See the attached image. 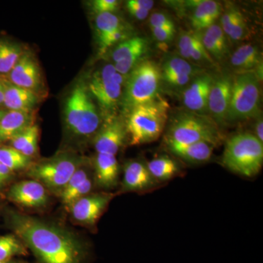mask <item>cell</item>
<instances>
[{
    "mask_svg": "<svg viewBox=\"0 0 263 263\" xmlns=\"http://www.w3.org/2000/svg\"><path fill=\"white\" fill-rule=\"evenodd\" d=\"M8 224L41 263H84L86 249L73 233L23 213L10 211Z\"/></svg>",
    "mask_w": 263,
    "mask_h": 263,
    "instance_id": "1",
    "label": "cell"
},
{
    "mask_svg": "<svg viewBox=\"0 0 263 263\" xmlns=\"http://www.w3.org/2000/svg\"><path fill=\"white\" fill-rule=\"evenodd\" d=\"M168 108L167 101L160 96L133 108L125 121L129 144L138 146L158 140L165 129Z\"/></svg>",
    "mask_w": 263,
    "mask_h": 263,
    "instance_id": "2",
    "label": "cell"
},
{
    "mask_svg": "<svg viewBox=\"0 0 263 263\" xmlns=\"http://www.w3.org/2000/svg\"><path fill=\"white\" fill-rule=\"evenodd\" d=\"M161 88L160 65L148 59L143 60L128 75L121 100L123 112L127 116L136 107L153 101L160 96Z\"/></svg>",
    "mask_w": 263,
    "mask_h": 263,
    "instance_id": "3",
    "label": "cell"
},
{
    "mask_svg": "<svg viewBox=\"0 0 263 263\" xmlns=\"http://www.w3.org/2000/svg\"><path fill=\"white\" fill-rule=\"evenodd\" d=\"M223 136L219 127L209 116L179 112L171 119L164 141L179 144L208 143L214 147L220 144Z\"/></svg>",
    "mask_w": 263,
    "mask_h": 263,
    "instance_id": "4",
    "label": "cell"
},
{
    "mask_svg": "<svg viewBox=\"0 0 263 263\" xmlns=\"http://www.w3.org/2000/svg\"><path fill=\"white\" fill-rule=\"evenodd\" d=\"M66 127L76 138L95 136L101 127V119L87 86L79 82L66 100Z\"/></svg>",
    "mask_w": 263,
    "mask_h": 263,
    "instance_id": "5",
    "label": "cell"
},
{
    "mask_svg": "<svg viewBox=\"0 0 263 263\" xmlns=\"http://www.w3.org/2000/svg\"><path fill=\"white\" fill-rule=\"evenodd\" d=\"M221 163L235 174L254 177L262 167L263 143L252 133L235 135L227 141Z\"/></svg>",
    "mask_w": 263,
    "mask_h": 263,
    "instance_id": "6",
    "label": "cell"
},
{
    "mask_svg": "<svg viewBox=\"0 0 263 263\" xmlns=\"http://www.w3.org/2000/svg\"><path fill=\"white\" fill-rule=\"evenodd\" d=\"M259 81L255 72H243L233 76L231 100L227 114L226 124L259 117Z\"/></svg>",
    "mask_w": 263,
    "mask_h": 263,
    "instance_id": "7",
    "label": "cell"
},
{
    "mask_svg": "<svg viewBox=\"0 0 263 263\" xmlns=\"http://www.w3.org/2000/svg\"><path fill=\"white\" fill-rule=\"evenodd\" d=\"M84 163L77 155L64 153L49 160L32 164L28 176L55 193L60 194L72 175Z\"/></svg>",
    "mask_w": 263,
    "mask_h": 263,
    "instance_id": "8",
    "label": "cell"
},
{
    "mask_svg": "<svg viewBox=\"0 0 263 263\" xmlns=\"http://www.w3.org/2000/svg\"><path fill=\"white\" fill-rule=\"evenodd\" d=\"M116 72L114 65H105L94 72L87 86L90 95L97 100L105 118L114 116V112L121 105L123 89L114 81Z\"/></svg>",
    "mask_w": 263,
    "mask_h": 263,
    "instance_id": "9",
    "label": "cell"
},
{
    "mask_svg": "<svg viewBox=\"0 0 263 263\" xmlns=\"http://www.w3.org/2000/svg\"><path fill=\"white\" fill-rule=\"evenodd\" d=\"M149 43L146 37L132 36L114 46L110 58L116 70L122 75H129L140 62L146 60Z\"/></svg>",
    "mask_w": 263,
    "mask_h": 263,
    "instance_id": "10",
    "label": "cell"
},
{
    "mask_svg": "<svg viewBox=\"0 0 263 263\" xmlns=\"http://www.w3.org/2000/svg\"><path fill=\"white\" fill-rule=\"evenodd\" d=\"M233 84V76L228 72L214 76L208 101V113L219 127L226 124Z\"/></svg>",
    "mask_w": 263,
    "mask_h": 263,
    "instance_id": "11",
    "label": "cell"
},
{
    "mask_svg": "<svg viewBox=\"0 0 263 263\" xmlns=\"http://www.w3.org/2000/svg\"><path fill=\"white\" fill-rule=\"evenodd\" d=\"M127 139L125 122L114 116L105 118L93 138V145L98 154L116 156Z\"/></svg>",
    "mask_w": 263,
    "mask_h": 263,
    "instance_id": "12",
    "label": "cell"
},
{
    "mask_svg": "<svg viewBox=\"0 0 263 263\" xmlns=\"http://www.w3.org/2000/svg\"><path fill=\"white\" fill-rule=\"evenodd\" d=\"M114 197L112 193L89 194L76 200L69 207L71 216L79 224L95 226Z\"/></svg>",
    "mask_w": 263,
    "mask_h": 263,
    "instance_id": "13",
    "label": "cell"
},
{
    "mask_svg": "<svg viewBox=\"0 0 263 263\" xmlns=\"http://www.w3.org/2000/svg\"><path fill=\"white\" fill-rule=\"evenodd\" d=\"M214 80V76L203 72L194 78L187 87L181 94V100L186 110L200 115L209 116L208 101Z\"/></svg>",
    "mask_w": 263,
    "mask_h": 263,
    "instance_id": "14",
    "label": "cell"
},
{
    "mask_svg": "<svg viewBox=\"0 0 263 263\" xmlns=\"http://www.w3.org/2000/svg\"><path fill=\"white\" fill-rule=\"evenodd\" d=\"M159 185L160 183L151 175L146 162L131 160L124 165L121 184L122 193H144L155 190Z\"/></svg>",
    "mask_w": 263,
    "mask_h": 263,
    "instance_id": "15",
    "label": "cell"
},
{
    "mask_svg": "<svg viewBox=\"0 0 263 263\" xmlns=\"http://www.w3.org/2000/svg\"><path fill=\"white\" fill-rule=\"evenodd\" d=\"M179 56L193 65L202 67L215 65V61L208 53L202 41V31H183L177 41Z\"/></svg>",
    "mask_w": 263,
    "mask_h": 263,
    "instance_id": "16",
    "label": "cell"
},
{
    "mask_svg": "<svg viewBox=\"0 0 263 263\" xmlns=\"http://www.w3.org/2000/svg\"><path fill=\"white\" fill-rule=\"evenodd\" d=\"M7 197L14 203L32 209L46 206L48 200L46 188L34 180L15 183L10 187Z\"/></svg>",
    "mask_w": 263,
    "mask_h": 263,
    "instance_id": "17",
    "label": "cell"
},
{
    "mask_svg": "<svg viewBox=\"0 0 263 263\" xmlns=\"http://www.w3.org/2000/svg\"><path fill=\"white\" fill-rule=\"evenodd\" d=\"M8 74V81L18 87L35 91L41 86L42 79L40 67L30 53L24 52Z\"/></svg>",
    "mask_w": 263,
    "mask_h": 263,
    "instance_id": "18",
    "label": "cell"
},
{
    "mask_svg": "<svg viewBox=\"0 0 263 263\" xmlns=\"http://www.w3.org/2000/svg\"><path fill=\"white\" fill-rule=\"evenodd\" d=\"M95 184L103 190H111L119 183V165L116 156L98 154L94 161Z\"/></svg>",
    "mask_w": 263,
    "mask_h": 263,
    "instance_id": "19",
    "label": "cell"
},
{
    "mask_svg": "<svg viewBox=\"0 0 263 263\" xmlns=\"http://www.w3.org/2000/svg\"><path fill=\"white\" fill-rule=\"evenodd\" d=\"M166 148L172 155L189 164H202L210 160L215 148L208 143L179 144L174 142L164 141Z\"/></svg>",
    "mask_w": 263,
    "mask_h": 263,
    "instance_id": "20",
    "label": "cell"
},
{
    "mask_svg": "<svg viewBox=\"0 0 263 263\" xmlns=\"http://www.w3.org/2000/svg\"><path fill=\"white\" fill-rule=\"evenodd\" d=\"M33 124L31 111L10 110L0 119V143L10 141Z\"/></svg>",
    "mask_w": 263,
    "mask_h": 263,
    "instance_id": "21",
    "label": "cell"
},
{
    "mask_svg": "<svg viewBox=\"0 0 263 263\" xmlns=\"http://www.w3.org/2000/svg\"><path fill=\"white\" fill-rule=\"evenodd\" d=\"M5 86L4 105L10 110L31 111L37 103L38 95L36 91L18 87L10 82L3 80Z\"/></svg>",
    "mask_w": 263,
    "mask_h": 263,
    "instance_id": "22",
    "label": "cell"
},
{
    "mask_svg": "<svg viewBox=\"0 0 263 263\" xmlns=\"http://www.w3.org/2000/svg\"><path fill=\"white\" fill-rule=\"evenodd\" d=\"M162 84L175 78L184 76H197L205 70L184 60L179 54L167 55L160 66Z\"/></svg>",
    "mask_w": 263,
    "mask_h": 263,
    "instance_id": "23",
    "label": "cell"
},
{
    "mask_svg": "<svg viewBox=\"0 0 263 263\" xmlns=\"http://www.w3.org/2000/svg\"><path fill=\"white\" fill-rule=\"evenodd\" d=\"M227 37L218 24H214L202 31V44L214 61H222L229 55V44Z\"/></svg>",
    "mask_w": 263,
    "mask_h": 263,
    "instance_id": "24",
    "label": "cell"
},
{
    "mask_svg": "<svg viewBox=\"0 0 263 263\" xmlns=\"http://www.w3.org/2000/svg\"><path fill=\"white\" fill-rule=\"evenodd\" d=\"M223 13L222 6L213 0L198 1L192 13L191 21L193 30L203 31L215 24Z\"/></svg>",
    "mask_w": 263,
    "mask_h": 263,
    "instance_id": "25",
    "label": "cell"
},
{
    "mask_svg": "<svg viewBox=\"0 0 263 263\" xmlns=\"http://www.w3.org/2000/svg\"><path fill=\"white\" fill-rule=\"evenodd\" d=\"M230 64L238 74L255 72L262 65V56L257 46L242 45L230 56Z\"/></svg>",
    "mask_w": 263,
    "mask_h": 263,
    "instance_id": "26",
    "label": "cell"
},
{
    "mask_svg": "<svg viewBox=\"0 0 263 263\" xmlns=\"http://www.w3.org/2000/svg\"><path fill=\"white\" fill-rule=\"evenodd\" d=\"M220 22L221 29L231 41H243L248 36L247 21L238 8L234 7L228 8L221 14Z\"/></svg>",
    "mask_w": 263,
    "mask_h": 263,
    "instance_id": "27",
    "label": "cell"
},
{
    "mask_svg": "<svg viewBox=\"0 0 263 263\" xmlns=\"http://www.w3.org/2000/svg\"><path fill=\"white\" fill-rule=\"evenodd\" d=\"M146 164L152 177L160 184L171 181L181 174L179 164L168 156L155 157Z\"/></svg>",
    "mask_w": 263,
    "mask_h": 263,
    "instance_id": "28",
    "label": "cell"
},
{
    "mask_svg": "<svg viewBox=\"0 0 263 263\" xmlns=\"http://www.w3.org/2000/svg\"><path fill=\"white\" fill-rule=\"evenodd\" d=\"M39 127L32 124L10 140V145L15 149L28 157L35 155L37 152Z\"/></svg>",
    "mask_w": 263,
    "mask_h": 263,
    "instance_id": "29",
    "label": "cell"
},
{
    "mask_svg": "<svg viewBox=\"0 0 263 263\" xmlns=\"http://www.w3.org/2000/svg\"><path fill=\"white\" fill-rule=\"evenodd\" d=\"M127 29L122 19L114 13H101L97 15L95 19V29L98 42L108 37L112 33Z\"/></svg>",
    "mask_w": 263,
    "mask_h": 263,
    "instance_id": "30",
    "label": "cell"
},
{
    "mask_svg": "<svg viewBox=\"0 0 263 263\" xmlns=\"http://www.w3.org/2000/svg\"><path fill=\"white\" fill-rule=\"evenodd\" d=\"M24 53L18 44L0 41V73H9Z\"/></svg>",
    "mask_w": 263,
    "mask_h": 263,
    "instance_id": "31",
    "label": "cell"
},
{
    "mask_svg": "<svg viewBox=\"0 0 263 263\" xmlns=\"http://www.w3.org/2000/svg\"><path fill=\"white\" fill-rule=\"evenodd\" d=\"M0 162L12 172L29 168L32 166V159L21 153L11 146L0 147Z\"/></svg>",
    "mask_w": 263,
    "mask_h": 263,
    "instance_id": "32",
    "label": "cell"
},
{
    "mask_svg": "<svg viewBox=\"0 0 263 263\" xmlns=\"http://www.w3.org/2000/svg\"><path fill=\"white\" fill-rule=\"evenodd\" d=\"M27 254V247L16 235L0 236V261L9 260L15 256Z\"/></svg>",
    "mask_w": 263,
    "mask_h": 263,
    "instance_id": "33",
    "label": "cell"
},
{
    "mask_svg": "<svg viewBox=\"0 0 263 263\" xmlns=\"http://www.w3.org/2000/svg\"><path fill=\"white\" fill-rule=\"evenodd\" d=\"M91 176H92V175H91L89 170L87 168L86 165H84V164H83L76 171L75 174L72 175L71 179L69 180L68 182L67 183L65 187L62 190L61 193H60L62 202L65 201L66 199L70 196L71 194L73 193L76 189L79 187L81 183L84 182L85 180Z\"/></svg>",
    "mask_w": 263,
    "mask_h": 263,
    "instance_id": "34",
    "label": "cell"
},
{
    "mask_svg": "<svg viewBox=\"0 0 263 263\" xmlns=\"http://www.w3.org/2000/svg\"><path fill=\"white\" fill-rule=\"evenodd\" d=\"M149 24L151 29L176 28L173 19L168 14L163 12H157L151 15Z\"/></svg>",
    "mask_w": 263,
    "mask_h": 263,
    "instance_id": "35",
    "label": "cell"
},
{
    "mask_svg": "<svg viewBox=\"0 0 263 263\" xmlns=\"http://www.w3.org/2000/svg\"><path fill=\"white\" fill-rule=\"evenodd\" d=\"M91 10L97 15L105 13H114L117 10L119 2L117 0H95L91 3Z\"/></svg>",
    "mask_w": 263,
    "mask_h": 263,
    "instance_id": "36",
    "label": "cell"
},
{
    "mask_svg": "<svg viewBox=\"0 0 263 263\" xmlns=\"http://www.w3.org/2000/svg\"><path fill=\"white\" fill-rule=\"evenodd\" d=\"M152 34L157 42L166 44L174 40L176 28H152Z\"/></svg>",
    "mask_w": 263,
    "mask_h": 263,
    "instance_id": "37",
    "label": "cell"
},
{
    "mask_svg": "<svg viewBox=\"0 0 263 263\" xmlns=\"http://www.w3.org/2000/svg\"><path fill=\"white\" fill-rule=\"evenodd\" d=\"M126 5H127V10L129 11V14L132 16L134 17L135 18L138 19V20H145L149 15L150 11L134 6V5H131L128 1L126 3Z\"/></svg>",
    "mask_w": 263,
    "mask_h": 263,
    "instance_id": "38",
    "label": "cell"
},
{
    "mask_svg": "<svg viewBox=\"0 0 263 263\" xmlns=\"http://www.w3.org/2000/svg\"><path fill=\"white\" fill-rule=\"evenodd\" d=\"M12 171L0 162V190L8 183L12 176Z\"/></svg>",
    "mask_w": 263,
    "mask_h": 263,
    "instance_id": "39",
    "label": "cell"
},
{
    "mask_svg": "<svg viewBox=\"0 0 263 263\" xmlns=\"http://www.w3.org/2000/svg\"><path fill=\"white\" fill-rule=\"evenodd\" d=\"M128 2L134 6L143 10H148V11H150L155 5V2L151 0H129Z\"/></svg>",
    "mask_w": 263,
    "mask_h": 263,
    "instance_id": "40",
    "label": "cell"
},
{
    "mask_svg": "<svg viewBox=\"0 0 263 263\" xmlns=\"http://www.w3.org/2000/svg\"><path fill=\"white\" fill-rule=\"evenodd\" d=\"M255 136L261 143H263V122L262 118L258 117L255 124Z\"/></svg>",
    "mask_w": 263,
    "mask_h": 263,
    "instance_id": "41",
    "label": "cell"
},
{
    "mask_svg": "<svg viewBox=\"0 0 263 263\" xmlns=\"http://www.w3.org/2000/svg\"><path fill=\"white\" fill-rule=\"evenodd\" d=\"M5 86L3 79L0 78V105L4 103Z\"/></svg>",
    "mask_w": 263,
    "mask_h": 263,
    "instance_id": "42",
    "label": "cell"
},
{
    "mask_svg": "<svg viewBox=\"0 0 263 263\" xmlns=\"http://www.w3.org/2000/svg\"><path fill=\"white\" fill-rule=\"evenodd\" d=\"M0 263H28L22 260H15V259H9V260L0 261Z\"/></svg>",
    "mask_w": 263,
    "mask_h": 263,
    "instance_id": "43",
    "label": "cell"
},
{
    "mask_svg": "<svg viewBox=\"0 0 263 263\" xmlns=\"http://www.w3.org/2000/svg\"><path fill=\"white\" fill-rule=\"evenodd\" d=\"M5 112L3 111V110H0V119H2V117H3V115H4Z\"/></svg>",
    "mask_w": 263,
    "mask_h": 263,
    "instance_id": "44",
    "label": "cell"
}]
</instances>
